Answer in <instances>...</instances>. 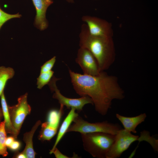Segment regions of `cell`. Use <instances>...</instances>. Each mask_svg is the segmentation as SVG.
I'll return each mask as SVG.
<instances>
[{
  "label": "cell",
  "instance_id": "6da1fadb",
  "mask_svg": "<svg viewBox=\"0 0 158 158\" xmlns=\"http://www.w3.org/2000/svg\"><path fill=\"white\" fill-rule=\"evenodd\" d=\"M68 71L76 92L81 97L91 98L95 111L102 116L107 114L113 100L124 98V91L116 76L108 75L104 71L92 75L75 73L70 69Z\"/></svg>",
  "mask_w": 158,
  "mask_h": 158
},
{
  "label": "cell",
  "instance_id": "7a4b0ae2",
  "mask_svg": "<svg viewBox=\"0 0 158 158\" xmlns=\"http://www.w3.org/2000/svg\"><path fill=\"white\" fill-rule=\"evenodd\" d=\"M80 47L86 48L95 58L100 72L108 69L115 60L116 53L112 37L91 35L85 24L81 27L79 35Z\"/></svg>",
  "mask_w": 158,
  "mask_h": 158
},
{
  "label": "cell",
  "instance_id": "3957f363",
  "mask_svg": "<svg viewBox=\"0 0 158 158\" xmlns=\"http://www.w3.org/2000/svg\"><path fill=\"white\" fill-rule=\"evenodd\" d=\"M85 150L93 157L106 158L114 143L116 135L102 132L81 134Z\"/></svg>",
  "mask_w": 158,
  "mask_h": 158
},
{
  "label": "cell",
  "instance_id": "277c9868",
  "mask_svg": "<svg viewBox=\"0 0 158 158\" xmlns=\"http://www.w3.org/2000/svg\"><path fill=\"white\" fill-rule=\"evenodd\" d=\"M122 128L118 124L111 123L107 121L90 123L79 115L74 119L72 124L71 125L66 133L75 132L82 134L102 132L116 135Z\"/></svg>",
  "mask_w": 158,
  "mask_h": 158
},
{
  "label": "cell",
  "instance_id": "5b68a950",
  "mask_svg": "<svg viewBox=\"0 0 158 158\" xmlns=\"http://www.w3.org/2000/svg\"><path fill=\"white\" fill-rule=\"evenodd\" d=\"M59 79L53 76L48 85L51 90L54 92L53 98L58 100L60 104L65 106L68 109L73 108L79 112L82 110L85 105H93L92 99L88 96H82L78 98H71L63 95L56 85V82Z\"/></svg>",
  "mask_w": 158,
  "mask_h": 158
},
{
  "label": "cell",
  "instance_id": "8992f818",
  "mask_svg": "<svg viewBox=\"0 0 158 158\" xmlns=\"http://www.w3.org/2000/svg\"><path fill=\"white\" fill-rule=\"evenodd\" d=\"M139 136L135 135L124 129H120L116 135L115 141L107 153L106 158H118L126 150Z\"/></svg>",
  "mask_w": 158,
  "mask_h": 158
},
{
  "label": "cell",
  "instance_id": "52a82bcc",
  "mask_svg": "<svg viewBox=\"0 0 158 158\" xmlns=\"http://www.w3.org/2000/svg\"><path fill=\"white\" fill-rule=\"evenodd\" d=\"M28 93L21 96L18 99L17 104L8 106V109L12 125L19 133L23 121L31 111V107L27 101Z\"/></svg>",
  "mask_w": 158,
  "mask_h": 158
},
{
  "label": "cell",
  "instance_id": "ba28073f",
  "mask_svg": "<svg viewBox=\"0 0 158 158\" xmlns=\"http://www.w3.org/2000/svg\"><path fill=\"white\" fill-rule=\"evenodd\" d=\"M82 20L86 23L89 32L91 35L113 37V31L110 23L99 18L88 15L83 16Z\"/></svg>",
  "mask_w": 158,
  "mask_h": 158
},
{
  "label": "cell",
  "instance_id": "9c48e42d",
  "mask_svg": "<svg viewBox=\"0 0 158 158\" xmlns=\"http://www.w3.org/2000/svg\"><path fill=\"white\" fill-rule=\"evenodd\" d=\"M75 61L80 66L83 74L96 75L100 72L95 58L86 48L80 47L78 51Z\"/></svg>",
  "mask_w": 158,
  "mask_h": 158
},
{
  "label": "cell",
  "instance_id": "30bf717a",
  "mask_svg": "<svg viewBox=\"0 0 158 158\" xmlns=\"http://www.w3.org/2000/svg\"><path fill=\"white\" fill-rule=\"evenodd\" d=\"M36 9V14L34 25L40 30L46 29L48 23L46 18V13L48 7L53 3L52 0H32Z\"/></svg>",
  "mask_w": 158,
  "mask_h": 158
},
{
  "label": "cell",
  "instance_id": "8fae6325",
  "mask_svg": "<svg viewBox=\"0 0 158 158\" xmlns=\"http://www.w3.org/2000/svg\"><path fill=\"white\" fill-rule=\"evenodd\" d=\"M116 116L122 124L124 129L134 133L137 132L136 130L137 126L144 122L147 117L145 113L133 117L125 116L118 114H116Z\"/></svg>",
  "mask_w": 158,
  "mask_h": 158
},
{
  "label": "cell",
  "instance_id": "7c38bea8",
  "mask_svg": "<svg viewBox=\"0 0 158 158\" xmlns=\"http://www.w3.org/2000/svg\"><path fill=\"white\" fill-rule=\"evenodd\" d=\"M75 110V109L71 108L67 116L63 120L59 130L53 146L52 149L50 150L49 153L50 154H52L53 151L56 147L57 145L65 134L67 133V130L74 119L79 116L78 114L76 112Z\"/></svg>",
  "mask_w": 158,
  "mask_h": 158
},
{
  "label": "cell",
  "instance_id": "4fadbf2b",
  "mask_svg": "<svg viewBox=\"0 0 158 158\" xmlns=\"http://www.w3.org/2000/svg\"><path fill=\"white\" fill-rule=\"evenodd\" d=\"M41 124L40 120L37 121L31 130L24 134L23 140L25 143V146L21 153L24 154L27 158H34L36 153L33 148L32 139L35 132Z\"/></svg>",
  "mask_w": 158,
  "mask_h": 158
},
{
  "label": "cell",
  "instance_id": "5bb4252c",
  "mask_svg": "<svg viewBox=\"0 0 158 158\" xmlns=\"http://www.w3.org/2000/svg\"><path fill=\"white\" fill-rule=\"evenodd\" d=\"M1 100L6 131L7 133L11 134L15 138H16L19 134L13 127L11 123L8 111V106L5 99L4 91L1 95Z\"/></svg>",
  "mask_w": 158,
  "mask_h": 158
},
{
  "label": "cell",
  "instance_id": "9a60e30c",
  "mask_svg": "<svg viewBox=\"0 0 158 158\" xmlns=\"http://www.w3.org/2000/svg\"><path fill=\"white\" fill-rule=\"evenodd\" d=\"M14 74L15 71L12 68L3 66H0V99L7 82L13 78Z\"/></svg>",
  "mask_w": 158,
  "mask_h": 158
},
{
  "label": "cell",
  "instance_id": "2e32d148",
  "mask_svg": "<svg viewBox=\"0 0 158 158\" xmlns=\"http://www.w3.org/2000/svg\"><path fill=\"white\" fill-rule=\"evenodd\" d=\"M58 130L49 127L45 122L41 125L38 139L42 141H49L56 134Z\"/></svg>",
  "mask_w": 158,
  "mask_h": 158
},
{
  "label": "cell",
  "instance_id": "e0dca14e",
  "mask_svg": "<svg viewBox=\"0 0 158 158\" xmlns=\"http://www.w3.org/2000/svg\"><path fill=\"white\" fill-rule=\"evenodd\" d=\"M6 134L4 121L1 122L0 123V155L3 157L6 156L8 154L5 143L7 137Z\"/></svg>",
  "mask_w": 158,
  "mask_h": 158
},
{
  "label": "cell",
  "instance_id": "ac0fdd59",
  "mask_svg": "<svg viewBox=\"0 0 158 158\" xmlns=\"http://www.w3.org/2000/svg\"><path fill=\"white\" fill-rule=\"evenodd\" d=\"M54 73V71L52 70L48 72L40 73L37 78V88L41 89L45 85L48 84L53 76Z\"/></svg>",
  "mask_w": 158,
  "mask_h": 158
},
{
  "label": "cell",
  "instance_id": "d6986e66",
  "mask_svg": "<svg viewBox=\"0 0 158 158\" xmlns=\"http://www.w3.org/2000/svg\"><path fill=\"white\" fill-rule=\"evenodd\" d=\"M21 15L18 13L11 14L7 13L0 8V30L2 26L7 21L13 18H20Z\"/></svg>",
  "mask_w": 158,
  "mask_h": 158
},
{
  "label": "cell",
  "instance_id": "ffe728a7",
  "mask_svg": "<svg viewBox=\"0 0 158 158\" xmlns=\"http://www.w3.org/2000/svg\"><path fill=\"white\" fill-rule=\"evenodd\" d=\"M56 61V56H54L46 62L41 67L40 73L47 72L51 70Z\"/></svg>",
  "mask_w": 158,
  "mask_h": 158
},
{
  "label": "cell",
  "instance_id": "44dd1931",
  "mask_svg": "<svg viewBox=\"0 0 158 158\" xmlns=\"http://www.w3.org/2000/svg\"><path fill=\"white\" fill-rule=\"evenodd\" d=\"M53 154L56 158H70L66 155L62 153L56 147L52 152V154Z\"/></svg>",
  "mask_w": 158,
  "mask_h": 158
},
{
  "label": "cell",
  "instance_id": "7402d4cb",
  "mask_svg": "<svg viewBox=\"0 0 158 158\" xmlns=\"http://www.w3.org/2000/svg\"><path fill=\"white\" fill-rule=\"evenodd\" d=\"M20 143L19 142L14 140L9 148L12 150H16L20 148Z\"/></svg>",
  "mask_w": 158,
  "mask_h": 158
},
{
  "label": "cell",
  "instance_id": "603a6c76",
  "mask_svg": "<svg viewBox=\"0 0 158 158\" xmlns=\"http://www.w3.org/2000/svg\"><path fill=\"white\" fill-rule=\"evenodd\" d=\"M14 138L12 136L7 137L5 142L6 146L9 147L14 140Z\"/></svg>",
  "mask_w": 158,
  "mask_h": 158
},
{
  "label": "cell",
  "instance_id": "cb8c5ba5",
  "mask_svg": "<svg viewBox=\"0 0 158 158\" xmlns=\"http://www.w3.org/2000/svg\"><path fill=\"white\" fill-rule=\"evenodd\" d=\"M15 158H26V156L20 152H16V154H15Z\"/></svg>",
  "mask_w": 158,
  "mask_h": 158
},
{
  "label": "cell",
  "instance_id": "d4e9b609",
  "mask_svg": "<svg viewBox=\"0 0 158 158\" xmlns=\"http://www.w3.org/2000/svg\"><path fill=\"white\" fill-rule=\"evenodd\" d=\"M3 117L2 110L1 108L0 107V123Z\"/></svg>",
  "mask_w": 158,
  "mask_h": 158
},
{
  "label": "cell",
  "instance_id": "484cf974",
  "mask_svg": "<svg viewBox=\"0 0 158 158\" xmlns=\"http://www.w3.org/2000/svg\"><path fill=\"white\" fill-rule=\"evenodd\" d=\"M67 2L69 3H73L74 2V0H65Z\"/></svg>",
  "mask_w": 158,
  "mask_h": 158
}]
</instances>
